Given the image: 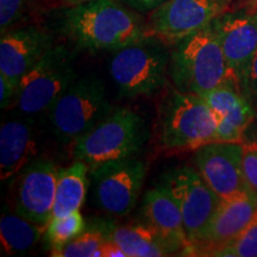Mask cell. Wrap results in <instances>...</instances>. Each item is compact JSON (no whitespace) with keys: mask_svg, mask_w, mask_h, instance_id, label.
I'll list each match as a JSON object with an SVG mask.
<instances>
[{"mask_svg":"<svg viewBox=\"0 0 257 257\" xmlns=\"http://www.w3.org/2000/svg\"><path fill=\"white\" fill-rule=\"evenodd\" d=\"M155 36L115 50L108 64L111 78L125 96L150 95L166 83L168 51Z\"/></svg>","mask_w":257,"mask_h":257,"instance_id":"6","label":"cell"},{"mask_svg":"<svg viewBox=\"0 0 257 257\" xmlns=\"http://www.w3.org/2000/svg\"><path fill=\"white\" fill-rule=\"evenodd\" d=\"M232 0H166L150 15L153 36L176 44L226 12Z\"/></svg>","mask_w":257,"mask_h":257,"instance_id":"10","label":"cell"},{"mask_svg":"<svg viewBox=\"0 0 257 257\" xmlns=\"http://www.w3.org/2000/svg\"><path fill=\"white\" fill-rule=\"evenodd\" d=\"M60 2H61V4L67 6V8H72V6L85 4V3L92 2V0H60Z\"/></svg>","mask_w":257,"mask_h":257,"instance_id":"32","label":"cell"},{"mask_svg":"<svg viewBox=\"0 0 257 257\" xmlns=\"http://www.w3.org/2000/svg\"><path fill=\"white\" fill-rule=\"evenodd\" d=\"M242 169L249 191L257 197V147L244 146Z\"/></svg>","mask_w":257,"mask_h":257,"instance_id":"26","label":"cell"},{"mask_svg":"<svg viewBox=\"0 0 257 257\" xmlns=\"http://www.w3.org/2000/svg\"><path fill=\"white\" fill-rule=\"evenodd\" d=\"M61 28L76 47L91 51L118 50L153 36L149 25L115 0L67 8Z\"/></svg>","mask_w":257,"mask_h":257,"instance_id":"1","label":"cell"},{"mask_svg":"<svg viewBox=\"0 0 257 257\" xmlns=\"http://www.w3.org/2000/svg\"><path fill=\"white\" fill-rule=\"evenodd\" d=\"M41 225L16 213H4L0 219V240L6 255H23L38 243L46 232Z\"/></svg>","mask_w":257,"mask_h":257,"instance_id":"21","label":"cell"},{"mask_svg":"<svg viewBox=\"0 0 257 257\" xmlns=\"http://www.w3.org/2000/svg\"><path fill=\"white\" fill-rule=\"evenodd\" d=\"M217 117V141L242 142L256 110L238 85L225 83L200 95Z\"/></svg>","mask_w":257,"mask_h":257,"instance_id":"16","label":"cell"},{"mask_svg":"<svg viewBox=\"0 0 257 257\" xmlns=\"http://www.w3.org/2000/svg\"><path fill=\"white\" fill-rule=\"evenodd\" d=\"M112 106L96 76L75 80L48 111L51 130L61 143H75L107 115Z\"/></svg>","mask_w":257,"mask_h":257,"instance_id":"5","label":"cell"},{"mask_svg":"<svg viewBox=\"0 0 257 257\" xmlns=\"http://www.w3.org/2000/svg\"><path fill=\"white\" fill-rule=\"evenodd\" d=\"M213 25L230 72L246 96L250 69L257 53V10L224 12L214 19Z\"/></svg>","mask_w":257,"mask_h":257,"instance_id":"11","label":"cell"},{"mask_svg":"<svg viewBox=\"0 0 257 257\" xmlns=\"http://www.w3.org/2000/svg\"><path fill=\"white\" fill-rule=\"evenodd\" d=\"M143 217L147 224L162 238L172 252L189 248L181 211L172 195L159 185L149 189L143 198Z\"/></svg>","mask_w":257,"mask_h":257,"instance_id":"17","label":"cell"},{"mask_svg":"<svg viewBox=\"0 0 257 257\" xmlns=\"http://www.w3.org/2000/svg\"><path fill=\"white\" fill-rule=\"evenodd\" d=\"M91 224L101 231L105 240L117 244L127 257H161L172 253L148 224L117 226L105 219H95Z\"/></svg>","mask_w":257,"mask_h":257,"instance_id":"19","label":"cell"},{"mask_svg":"<svg viewBox=\"0 0 257 257\" xmlns=\"http://www.w3.org/2000/svg\"><path fill=\"white\" fill-rule=\"evenodd\" d=\"M217 117L194 93L173 91L161 105V144L168 152L197 150L217 141Z\"/></svg>","mask_w":257,"mask_h":257,"instance_id":"4","label":"cell"},{"mask_svg":"<svg viewBox=\"0 0 257 257\" xmlns=\"http://www.w3.org/2000/svg\"><path fill=\"white\" fill-rule=\"evenodd\" d=\"M246 98L251 102L253 107L257 112V53L253 57L251 69H250L249 75V83H248V93H246Z\"/></svg>","mask_w":257,"mask_h":257,"instance_id":"28","label":"cell"},{"mask_svg":"<svg viewBox=\"0 0 257 257\" xmlns=\"http://www.w3.org/2000/svg\"><path fill=\"white\" fill-rule=\"evenodd\" d=\"M74 81L72 53L63 46H54L19 81V111L24 114L48 112Z\"/></svg>","mask_w":257,"mask_h":257,"instance_id":"7","label":"cell"},{"mask_svg":"<svg viewBox=\"0 0 257 257\" xmlns=\"http://www.w3.org/2000/svg\"><path fill=\"white\" fill-rule=\"evenodd\" d=\"M98 207L114 217H125L136 206L146 179L143 161L133 159L105 162L89 169Z\"/></svg>","mask_w":257,"mask_h":257,"instance_id":"9","label":"cell"},{"mask_svg":"<svg viewBox=\"0 0 257 257\" xmlns=\"http://www.w3.org/2000/svg\"><path fill=\"white\" fill-rule=\"evenodd\" d=\"M170 76L180 92L202 95L225 83H236L213 22L176 43L170 55Z\"/></svg>","mask_w":257,"mask_h":257,"instance_id":"2","label":"cell"},{"mask_svg":"<svg viewBox=\"0 0 257 257\" xmlns=\"http://www.w3.org/2000/svg\"><path fill=\"white\" fill-rule=\"evenodd\" d=\"M246 8L251 10H257V0H245Z\"/></svg>","mask_w":257,"mask_h":257,"instance_id":"33","label":"cell"},{"mask_svg":"<svg viewBox=\"0 0 257 257\" xmlns=\"http://www.w3.org/2000/svg\"><path fill=\"white\" fill-rule=\"evenodd\" d=\"M257 220V197L244 193L236 197L223 199L210 224L202 232L197 244L188 251L201 252L205 256L210 250L226 245L239 237Z\"/></svg>","mask_w":257,"mask_h":257,"instance_id":"14","label":"cell"},{"mask_svg":"<svg viewBox=\"0 0 257 257\" xmlns=\"http://www.w3.org/2000/svg\"><path fill=\"white\" fill-rule=\"evenodd\" d=\"M160 185L168 191L181 211L191 248L200 239L223 199L191 167L173 169L163 176Z\"/></svg>","mask_w":257,"mask_h":257,"instance_id":"8","label":"cell"},{"mask_svg":"<svg viewBox=\"0 0 257 257\" xmlns=\"http://www.w3.org/2000/svg\"><path fill=\"white\" fill-rule=\"evenodd\" d=\"M101 251L102 257H127L126 253H125L117 244L107 242V240H105V243L102 244Z\"/></svg>","mask_w":257,"mask_h":257,"instance_id":"31","label":"cell"},{"mask_svg":"<svg viewBox=\"0 0 257 257\" xmlns=\"http://www.w3.org/2000/svg\"><path fill=\"white\" fill-rule=\"evenodd\" d=\"M60 170L53 161L34 160L22 170L16 194V212L41 225L53 218L57 176Z\"/></svg>","mask_w":257,"mask_h":257,"instance_id":"13","label":"cell"},{"mask_svg":"<svg viewBox=\"0 0 257 257\" xmlns=\"http://www.w3.org/2000/svg\"><path fill=\"white\" fill-rule=\"evenodd\" d=\"M19 96V85H16L6 76L0 74V106L3 110L17 105Z\"/></svg>","mask_w":257,"mask_h":257,"instance_id":"27","label":"cell"},{"mask_svg":"<svg viewBox=\"0 0 257 257\" xmlns=\"http://www.w3.org/2000/svg\"><path fill=\"white\" fill-rule=\"evenodd\" d=\"M53 47L50 35L34 25L4 32L0 40V74L19 85L24 74Z\"/></svg>","mask_w":257,"mask_h":257,"instance_id":"15","label":"cell"},{"mask_svg":"<svg viewBox=\"0 0 257 257\" xmlns=\"http://www.w3.org/2000/svg\"><path fill=\"white\" fill-rule=\"evenodd\" d=\"M148 137L144 120L127 107L112 110L87 134L74 143V160L89 169L105 162L134 157Z\"/></svg>","mask_w":257,"mask_h":257,"instance_id":"3","label":"cell"},{"mask_svg":"<svg viewBox=\"0 0 257 257\" xmlns=\"http://www.w3.org/2000/svg\"><path fill=\"white\" fill-rule=\"evenodd\" d=\"M123 4L127 5L135 11L147 12L154 11L160 5H162L166 0H119Z\"/></svg>","mask_w":257,"mask_h":257,"instance_id":"29","label":"cell"},{"mask_svg":"<svg viewBox=\"0 0 257 257\" xmlns=\"http://www.w3.org/2000/svg\"><path fill=\"white\" fill-rule=\"evenodd\" d=\"M34 0H0V30H12L30 12Z\"/></svg>","mask_w":257,"mask_h":257,"instance_id":"25","label":"cell"},{"mask_svg":"<svg viewBox=\"0 0 257 257\" xmlns=\"http://www.w3.org/2000/svg\"><path fill=\"white\" fill-rule=\"evenodd\" d=\"M205 256L257 257V220L232 242L210 250Z\"/></svg>","mask_w":257,"mask_h":257,"instance_id":"24","label":"cell"},{"mask_svg":"<svg viewBox=\"0 0 257 257\" xmlns=\"http://www.w3.org/2000/svg\"><path fill=\"white\" fill-rule=\"evenodd\" d=\"M242 143L248 147H257V112L243 135Z\"/></svg>","mask_w":257,"mask_h":257,"instance_id":"30","label":"cell"},{"mask_svg":"<svg viewBox=\"0 0 257 257\" xmlns=\"http://www.w3.org/2000/svg\"><path fill=\"white\" fill-rule=\"evenodd\" d=\"M243 154L242 142L216 141L195 150V169L221 199L251 193L243 176Z\"/></svg>","mask_w":257,"mask_h":257,"instance_id":"12","label":"cell"},{"mask_svg":"<svg viewBox=\"0 0 257 257\" xmlns=\"http://www.w3.org/2000/svg\"><path fill=\"white\" fill-rule=\"evenodd\" d=\"M86 227L87 225L80 211L74 212L69 216L51 218L44 232L47 245L50 248V251L62 248L83 232Z\"/></svg>","mask_w":257,"mask_h":257,"instance_id":"22","label":"cell"},{"mask_svg":"<svg viewBox=\"0 0 257 257\" xmlns=\"http://www.w3.org/2000/svg\"><path fill=\"white\" fill-rule=\"evenodd\" d=\"M104 243L105 238L101 231L89 224V226L86 227V230L78 237L62 248L50 252L54 257H102L101 246Z\"/></svg>","mask_w":257,"mask_h":257,"instance_id":"23","label":"cell"},{"mask_svg":"<svg viewBox=\"0 0 257 257\" xmlns=\"http://www.w3.org/2000/svg\"><path fill=\"white\" fill-rule=\"evenodd\" d=\"M89 167L83 161L75 160L68 168L61 169L57 176L53 218L69 216L80 211L88 187Z\"/></svg>","mask_w":257,"mask_h":257,"instance_id":"20","label":"cell"},{"mask_svg":"<svg viewBox=\"0 0 257 257\" xmlns=\"http://www.w3.org/2000/svg\"><path fill=\"white\" fill-rule=\"evenodd\" d=\"M38 153L34 127L27 120H4L0 127V176L9 180L30 165Z\"/></svg>","mask_w":257,"mask_h":257,"instance_id":"18","label":"cell"}]
</instances>
